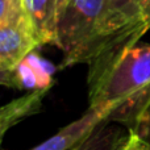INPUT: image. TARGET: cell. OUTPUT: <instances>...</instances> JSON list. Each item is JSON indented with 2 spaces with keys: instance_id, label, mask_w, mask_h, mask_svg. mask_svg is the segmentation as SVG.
<instances>
[{
  "instance_id": "7c38bea8",
  "label": "cell",
  "mask_w": 150,
  "mask_h": 150,
  "mask_svg": "<svg viewBox=\"0 0 150 150\" xmlns=\"http://www.w3.org/2000/svg\"><path fill=\"white\" fill-rule=\"evenodd\" d=\"M20 9V0H0V25L9 21Z\"/></svg>"
},
{
  "instance_id": "30bf717a",
  "label": "cell",
  "mask_w": 150,
  "mask_h": 150,
  "mask_svg": "<svg viewBox=\"0 0 150 150\" xmlns=\"http://www.w3.org/2000/svg\"><path fill=\"white\" fill-rule=\"evenodd\" d=\"M125 127L130 130H134L145 140L150 141V93L138 105Z\"/></svg>"
},
{
  "instance_id": "5bb4252c",
  "label": "cell",
  "mask_w": 150,
  "mask_h": 150,
  "mask_svg": "<svg viewBox=\"0 0 150 150\" xmlns=\"http://www.w3.org/2000/svg\"><path fill=\"white\" fill-rule=\"evenodd\" d=\"M141 16L150 28V0H142L141 4Z\"/></svg>"
},
{
  "instance_id": "5b68a950",
  "label": "cell",
  "mask_w": 150,
  "mask_h": 150,
  "mask_svg": "<svg viewBox=\"0 0 150 150\" xmlns=\"http://www.w3.org/2000/svg\"><path fill=\"white\" fill-rule=\"evenodd\" d=\"M20 7L40 46H57L59 0H20Z\"/></svg>"
},
{
  "instance_id": "9a60e30c",
  "label": "cell",
  "mask_w": 150,
  "mask_h": 150,
  "mask_svg": "<svg viewBox=\"0 0 150 150\" xmlns=\"http://www.w3.org/2000/svg\"><path fill=\"white\" fill-rule=\"evenodd\" d=\"M66 1H67V0H59V7L63 4V3H66Z\"/></svg>"
},
{
  "instance_id": "9c48e42d",
  "label": "cell",
  "mask_w": 150,
  "mask_h": 150,
  "mask_svg": "<svg viewBox=\"0 0 150 150\" xmlns=\"http://www.w3.org/2000/svg\"><path fill=\"white\" fill-rule=\"evenodd\" d=\"M142 0H107L105 26L116 28L141 16Z\"/></svg>"
},
{
  "instance_id": "6da1fadb",
  "label": "cell",
  "mask_w": 150,
  "mask_h": 150,
  "mask_svg": "<svg viewBox=\"0 0 150 150\" xmlns=\"http://www.w3.org/2000/svg\"><path fill=\"white\" fill-rule=\"evenodd\" d=\"M90 107L108 111V121L127 124L150 93V45H134L111 66L87 76Z\"/></svg>"
},
{
  "instance_id": "ba28073f",
  "label": "cell",
  "mask_w": 150,
  "mask_h": 150,
  "mask_svg": "<svg viewBox=\"0 0 150 150\" xmlns=\"http://www.w3.org/2000/svg\"><path fill=\"white\" fill-rule=\"evenodd\" d=\"M128 132L104 121L91 132L90 136L70 150H117L125 141Z\"/></svg>"
},
{
  "instance_id": "52a82bcc",
  "label": "cell",
  "mask_w": 150,
  "mask_h": 150,
  "mask_svg": "<svg viewBox=\"0 0 150 150\" xmlns=\"http://www.w3.org/2000/svg\"><path fill=\"white\" fill-rule=\"evenodd\" d=\"M47 91H34L0 107V144L4 134L23 119L40 112Z\"/></svg>"
},
{
  "instance_id": "3957f363",
  "label": "cell",
  "mask_w": 150,
  "mask_h": 150,
  "mask_svg": "<svg viewBox=\"0 0 150 150\" xmlns=\"http://www.w3.org/2000/svg\"><path fill=\"white\" fill-rule=\"evenodd\" d=\"M40 46L23 11L0 25V67L15 69Z\"/></svg>"
},
{
  "instance_id": "8fae6325",
  "label": "cell",
  "mask_w": 150,
  "mask_h": 150,
  "mask_svg": "<svg viewBox=\"0 0 150 150\" xmlns=\"http://www.w3.org/2000/svg\"><path fill=\"white\" fill-rule=\"evenodd\" d=\"M117 150H150V141L145 140L134 130L128 129V136Z\"/></svg>"
},
{
  "instance_id": "7a4b0ae2",
  "label": "cell",
  "mask_w": 150,
  "mask_h": 150,
  "mask_svg": "<svg viewBox=\"0 0 150 150\" xmlns=\"http://www.w3.org/2000/svg\"><path fill=\"white\" fill-rule=\"evenodd\" d=\"M107 0H67L59 7L57 46L63 52L61 67L84 63L88 50L105 29Z\"/></svg>"
},
{
  "instance_id": "8992f818",
  "label": "cell",
  "mask_w": 150,
  "mask_h": 150,
  "mask_svg": "<svg viewBox=\"0 0 150 150\" xmlns=\"http://www.w3.org/2000/svg\"><path fill=\"white\" fill-rule=\"evenodd\" d=\"M54 71V66L34 50L15 67L17 90H28L29 92L49 91L53 86Z\"/></svg>"
},
{
  "instance_id": "277c9868",
  "label": "cell",
  "mask_w": 150,
  "mask_h": 150,
  "mask_svg": "<svg viewBox=\"0 0 150 150\" xmlns=\"http://www.w3.org/2000/svg\"><path fill=\"white\" fill-rule=\"evenodd\" d=\"M108 116L109 113L105 109L88 107L79 119L63 127L54 136L30 150H70L90 136L98 125L108 121Z\"/></svg>"
},
{
  "instance_id": "4fadbf2b",
  "label": "cell",
  "mask_w": 150,
  "mask_h": 150,
  "mask_svg": "<svg viewBox=\"0 0 150 150\" xmlns=\"http://www.w3.org/2000/svg\"><path fill=\"white\" fill-rule=\"evenodd\" d=\"M0 86L9 88H17L15 69H3L0 67Z\"/></svg>"
}]
</instances>
